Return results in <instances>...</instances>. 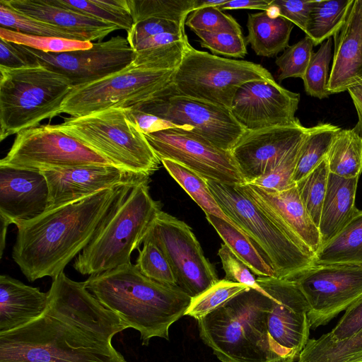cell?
<instances>
[{
    "label": "cell",
    "mask_w": 362,
    "mask_h": 362,
    "mask_svg": "<svg viewBox=\"0 0 362 362\" xmlns=\"http://www.w3.org/2000/svg\"><path fill=\"white\" fill-rule=\"evenodd\" d=\"M37 318L0 333V362H127L87 307L52 281Z\"/></svg>",
    "instance_id": "cell-1"
},
{
    "label": "cell",
    "mask_w": 362,
    "mask_h": 362,
    "mask_svg": "<svg viewBox=\"0 0 362 362\" xmlns=\"http://www.w3.org/2000/svg\"><path fill=\"white\" fill-rule=\"evenodd\" d=\"M134 185L107 188L49 207L37 217L16 223L12 257L24 276L32 282L46 276L53 279L63 272Z\"/></svg>",
    "instance_id": "cell-2"
},
{
    "label": "cell",
    "mask_w": 362,
    "mask_h": 362,
    "mask_svg": "<svg viewBox=\"0 0 362 362\" xmlns=\"http://www.w3.org/2000/svg\"><path fill=\"white\" fill-rule=\"evenodd\" d=\"M86 284L127 328L139 332L143 345L153 337L168 340L170 327L185 315L192 298L177 286L146 277L132 262L90 276Z\"/></svg>",
    "instance_id": "cell-3"
},
{
    "label": "cell",
    "mask_w": 362,
    "mask_h": 362,
    "mask_svg": "<svg viewBox=\"0 0 362 362\" xmlns=\"http://www.w3.org/2000/svg\"><path fill=\"white\" fill-rule=\"evenodd\" d=\"M272 300L250 288L197 320L199 336L222 362H284L267 329Z\"/></svg>",
    "instance_id": "cell-4"
},
{
    "label": "cell",
    "mask_w": 362,
    "mask_h": 362,
    "mask_svg": "<svg viewBox=\"0 0 362 362\" xmlns=\"http://www.w3.org/2000/svg\"><path fill=\"white\" fill-rule=\"evenodd\" d=\"M206 182L221 209L258 247L276 278L287 279L314 265L312 252L246 194L239 185L208 180Z\"/></svg>",
    "instance_id": "cell-5"
},
{
    "label": "cell",
    "mask_w": 362,
    "mask_h": 362,
    "mask_svg": "<svg viewBox=\"0 0 362 362\" xmlns=\"http://www.w3.org/2000/svg\"><path fill=\"white\" fill-rule=\"evenodd\" d=\"M149 180L134 185L115 206L73 267L83 275H95L131 263L151 222L161 211L150 194Z\"/></svg>",
    "instance_id": "cell-6"
},
{
    "label": "cell",
    "mask_w": 362,
    "mask_h": 362,
    "mask_svg": "<svg viewBox=\"0 0 362 362\" xmlns=\"http://www.w3.org/2000/svg\"><path fill=\"white\" fill-rule=\"evenodd\" d=\"M0 141L62 113L72 89L64 76L42 66L0 67Z\"/></svg>",
    "instance_id": "cell-7"
},
{
    "label": "cell",
    "mask_w": 362,
    "mask_h": 362,
    "mask_svg": "<svg viewBox=\"0 0 362 362\" xmlns=\"http://www.w3.org/2000/svg\"><path fill=\"white\" fill-rule=\"evenodd\" d=\"M58 126L127 172L150 177L161 163L127 108L70 117Z\"/></svg>",
    "instance_id": "cell-8"
},
{
    "label": "cell",
    "mask_w": 362,
    "mask_h": 362,
    "mask_svg": "<svg viewBox=\"0 0 362 362\" xmlns=\"http://www.w3.org/2000/svg\"><path fill=\"white\" fill-rule=\"evenodd\" d=\"M259 79L274 78L259 64L211 54L194 49L188 42L172 85L180 95L230 110L238 89L247 81Z\"/></svg>",
    "instance_id": "cell-9"
},
{
    "label": "cell",
    "mask_w": 362,
    "mask_h": 362,
    "mask_svg": "<svg viewBox=\"0 0 362 362\" xmlns=\"http://www.w3.org/2000/svg\"><path fill=\"white\" fill-rule=\"evenodd\" d=\"M175 71L147 68L132 62L111 76L72 88L62 113L80 117L110 108H133L169 87Z\"/></svg>",
    "instance_id": "cell-10"
},
{
    "label": "cell",
    "mask_w": 362,
    "mask_h": 362,
    "mask_svg": "<svg viewBox=\"0 0 362 362\" xmlns=\"http://www.w3.org/2000/svg\"><path fill=\"white\" fill-rule=\"evenodd\" d=\"M90 165H114L58 124L20 132L0 160V165L38 171Z\"/></svg>",
    "instance_id": "cell-11"
},
{
    "label": "cell",
    "mask_w": 362,
    "mask_h": 362,
    "mask_svg": "<svg viewBox=\"0 0 362 362\" xmlns=\"http://www.w3.org/2000/svg\"><path fill=\"white\" fill-rule=\"evenodd\" d=\"M133 108L191 131L226 151H230L246 131L230 109L180 95L172 84L158 95Z\"/></svg>",
    "instance_id": "cell-12"
},
{
    "label": "cell",
    "mask_w": 362,
    "mask_h": 362,
    "mask_svg": "<svg viewBox=\"0 0 362 362\" xmlns=\"http://www.w3.org/2000/svg\"><path fill=\"white\" fill-rule=\"evenodd\" d=\"M154 243L168 260L177 286L193 298L218 281L192 228L160 211L149 226L143 242Z\"/></svg>",
    "instance_id": "cell-13"
},
{
    "label": "cell",
    "mask_w": 362,
    "mask_h": 362,
    "mask_svg": "<svg viewBox=\"0 0 362 362\" xmlns=\"http://www.w3.org/2000/svg\"><path fill=\"white\" fill-rule=\"evenodd\" d=\"M287 279L308 303L310 329L326 325L362 298V266L314 264Z\"/></svg>",
    "instance_id": "cell-14"
},
{
    "label": "cell",
    "mask_w": 362,
    "mask_h": 362,
    "mask_svg": "<svg viewBox=\"0 0 362 362\" xmlns=\"http://www.w3.org/2000/svg\"><path fill=\"white\" fill-rule=\"evenodd\" d=\"M145 136L160 160L177 162L208 180L230 185L245 183L230 151L191 131L171 128Z\"/></svg>",
    "instance_id": "cell-15"
},
{
    "label": "cell",
    "mask_w": 362,
    "mask_h": 362,
    "mask_svg": "<svg viewBox=\"0 0 362 362\" xmlns=\"http://www.w3.org/2000/svg\"><path fill=\"white\" fill-rule=\"evenodd\" d=\"M257 281L272 300L267 329L274 351L284 361L294 362L309 340L308 303L292 280L258 276Z\"/></svg>",
    "instance_id": "cell-16"
},
{
    "label": "cell",
    "mask_w": 362,
    "mask_h": 362,
    "mask_svg": "<svg viewBox=\"0 0 362 362\" xmlns=\"http://www.w3.org/2000/svg\"><path fill=\"white\" fill-rule=\"evenodd\" d=\"M41 66L64 76L73 88L99 81L129 66L135 52L127 38L117 35L90 49L46 53L31 49Z\"/></svg>",
    "instance_id": "cell-17"
},
{
    "label": "cell",
    "mask_w": 362,
    "mask_h": 362,
    "mask_svg": "<svg viewBox=\"0 0 362 362\" xmlns=\"http://www.w3.org/2000/svg\"><path fill=\"white\" fill-rule=\"evenodd\" d=\"M300 96L274 79L250 81L238 89L230 110L246 130L288 125L298 120Z\"/></svg>",
    "instance_id": "cell-18"
},
{
    "label": "cell",
    "mask_w": 362,
    "mask_h": 362,
    "mask_svg": "<svg viewBox=\"0 0 362 362\" xmlns=\"http://www.w3.org/2000/svg\"><path fill=\"white\" fill-rule=\"evenodd\" d=\"M307 130L299 119L288 125L246 130L230 151L245 183L273 170Z\"/></svg>",
    "instance_id": "cell-19"
},
{
    "label": "cell",
    "mask_w": 362,
    "mask_h": 362,
    "mask_svg": "<svg viewBox=\"0 0 362 362\" xmlns=\"http://www.w3.org/2000/svg\"><path fill=\"white\" fill-rule=\"evenodd\" d=\"M41 172L48 184L49 207L107 188L149 180L148 176L132 173L115 165H90Z\"/></svg>",
    "instance_id": "cell-20"
},
{
    "label": "cell",
    "mask_w": 362,
    "mask_h": 362,
    "mask_svg": "<svg viewBox=\"0 0 362 362\" xmlns=\"http://www.w3.org/2000/svg\"><path fill=\"white\" fill-rule=\"evenodd\" d=\"M48 208L49 187L41 171L0 165L1 218L16 225Z\"/></svg>",
    "instance_id": "cell-21"
},
{
    "label": "cell",
    "mask_w": 362,
    "mask_h": 362,
    "mask_svg": "<svg viewBox=\"0 0 362 362\" xmlns=\"http://www.w3.org/2000/svg\"><path fill=\"white\" fill-rule=\"evenodd\" d=\"M239 186L315 256L322 247L320 233L303 204L296 185L281 192L266 190L248 183Z\"/></svg>",
    "instance_id": "cell-22"
},
{
    "label": "cell",
    "mask_w": 362,
    "mask_h": 362,
    "mask_svg": "<svg viewBox=\"0 0 362 362\" xmlns=\"http://www.w3.org/2000/svg\"><path fill=\"white\" fill-rule=\"evenodd\" d=\"M333 37L334 50L327 86L330 94L347 90L362 80L361 0H353L344 24Z\"/></svg>",
    "instance_id": "cell-23"
},
{
    "label": "cell",
    "mask_w": 362,
    "mask_h": 362,
    "mask_svg": "<svg viewBox=\"0 0 362 362\" xmlns=\"http://www.w3.org/2000/svg\"><path fill=\"white\" fill-rule=\"evenodd\" d=\"M13 10L58 26L84 41L101 40L120 28L57 4L54 0H1Z\"/></svg>",
    "instance_id": "cell-24"
},
{
    "label": "cell",
    "mask_w": 362,
    "mask_h": 362,
    "mask_svg": "<svg viewBox=\"0 0 362 362\" xmlns=\"http://www.w3.org/2000/svg\"><path fill=\"white\" fill-rule=\"evenodd\" d=\"M48 293L8 275L0 276V333L21 327L47 309Z\"/></svg>",
    "instance_id": "cell-25"
},
{
    "label": "cell",
    "mask_w": 362,
    "mask_h": 362,
    "mask_svg": "<svg viewBox=\"0 0 362 362\" xmlns=\"http://www.w3.org/2000/svg\"><path fill=\"white\" fill-rule=\"evenodd\" d=\"M358 180L329 173L318 226L322 245L337 235L358 211L355 206Z\"/></svg>",
    "instance_id": "cell-26"
},
{
    "label": "cell",
    "mask_w": 362,
    "mask_h": 362,
    "mask_svg": "<svg viewBox=\"0 0 362 362\" xmlns=\"http://www.w3.org/2000/svg\"><path fill=\"white\" fill-rule=\"evenodd\" d=\"M293 25L286 18L272 15L268 11L249 13L245 40L257 55L273 57L289 46Z\"/></svg>",
    "instance_id": "cell-27"
},
{
    "label": "cell",
    "mask_w": 362,
    "mask_h": 362,
    "mask_svg": "<svg viewBox=\"0 0 362 362\" xmlns=\"http://www.w3.org/2000/svg\"><path fill=\"white\" fill-rule=\"evenodd\" d=\"M187 35L163 33L146 38L132 49L134 62L156 69H176L180 64L188 42Z\"/></svg>",
    "instance_id": "cell-28"
},
{
    "label": "cell",
    "mask_w": 362,
    "mask_h": 362,
    "mask_svg": "<svg viewBox=\"0 0 362 362\" xmlns=\"http://www.w3.org/2000/svg\"><path fill=\"white\" fill-rule=\"evenodd\" d=\"M314 264L362 266V211L358 210L337 235L322 245Z\"/></svg>",
    "instance_id": "cell-29"
},
{
    "label": "cell",
    "mask_w": 362,
    "mask_h": 362,
    "mask_svg": "<svg viewBox=\"0 0 362 362\" xmlns=\"http://www.w3.org/2000/svg\"><path fill=\"white\" fill-rule=\"evenodd\" d=\"M208 221L235 255L258 276L275 277L274 272L250 239L226 221L206 214Z\"/></svg>",
    "instance_id": "cell-30"
},
{
    "label": "cell",
    "mask_w": 362,
    "mask_h": 362,
    "mask_svg": "<svg viewBox=\"0 0 362 362\" xmlns=\"http://www.w3.org/2000/svg\"><path fill=\"white\" fill-rule=\"evenodd\" d=\"M326 158L330 173L344 178L358 177L362 173V138L353 129H341Z\"/></svg>",
    "instance_id": "cell-31"
},
{
    "label": "cell",
    "mask_w": 362,
    "mask_h": 362,
    "mask_svg": "<svg viewBox=\"0 0 362 362\" xmlns=\"http://www.w3.org/2000/svg\"><path fill=\"white\" fill-rule=\"evenodd\" d=\"M160 162L170 175L201 207L205 214H211L226 221L246 235L221 209L208 187L206 179L173 160L161 159Z\"/></svg>",
    "instance_id": "cell-32"
},
{
    "label": "cell",
    "mask_w": 362,
    "mask_h": 362,
    "mask_svg": "<svg viewBox=\"0 0 362 362\" xmlns=\"http://www.w3.org/2000/svg\"><path fill=\"white\" fill-rule=\"evenodd\" d=\"M341 129L329 123H320L308 128L300 146L293 182L311 173L327 156L335 135Z\"/></svg>",
    "instance_id": "cell-33"
},
{
    "label": "cell",
    "mask_w": 362,
    "mask_h": 362,
    "mask_svg": "<svg viewBox=\"0 0 362 362\" xmlns=\"http://www.w3.org/2000/svg\"><path fill=\"white\" fill-rule=\"evenodd\" d=\"M353 0H316L310 13L306 36L314 45L331 37L344 24Z\"/></svg>",
    "instance_id": "cell-34"
},
{
    "label": "cell",
    "mask_w": 362,
    "mask_h": 362,
    "mask_svg": "<svg viewBox=\"0 0 362 362\" xmlns=\"http://www.w3.org/2000/svg\"><path fill=\"white\" fill-rule=\"evenodd\" d=\"M362 356V329L340 341L324 338L309 339L298 362H349Z\"/></svg>",
    "instance_id": "cell-35"
},
{
    "label": "cell",
    "mask_w": 362,
    "mask_h": 362,
    "mask_svg": "<svg viewBox=\"0 0 362 362\" xmlns=\"http://www.w3.org/2000/svg\"><path fill=\"white\" fill-rule=\"evenodd\" d=\"M63 7L89 17L114 24L128 32L134 21L127 0H54Z\"/></svg>",
    "instance_id": "cell-36"
},
{
    "label": "cell",
    "mask_w": 362,
    "mask_h": 362,
    "mask_svg": "<svg viewBox=\"0 0 362 362\" xmlns=\"http://www.w3.org/2000/svg\"><path fill=\"white\" fill-rule=\"evenodd\" d=\"M134 23L150 18L172 21L185 25L194 0H127Z\"/></svg>",
    "instance_id": "cell-37"
},
{
    "label": "cell",
    "mask_w": 362,
    "mask_h": 362,
    "mask_svg": "<svg viewBox=\"0 0 362 362\" xmlns=\"http://www.w3.org/2000/svg\"><path fill=\"white\" fill-rule=\"evenodd\" d=\"M329 174L325 158L311 173L296 183L300 200L317 228Z\"/></svg>",
    "instance_id": "cell-38"
},
{
    "label": "cell",
    "mask_w": 362,
    "mask_h": 362,
    "mask_svg": "<svg viewBox=\"0 0 362 362\" xmlns=\"http://www.w3.org/2000/svg\"><path fill=\"white\" fill-rule=\"evenodd\" d=\"M250 288L226 279L218 280L206 291L192 298L185 315L202 319L237 295Z\"/></svg>",
    "instance_id": "cell-39"
},
{
    "label": "cell",
    "mask_w": 362,
    "mask_h": 362,
    "mask_svg": "<svg viewBox=\"0 0 362 362\" xmlns=\"http://www.w3.org/2000/svg\"><path fill=\"white\" fill-rule=\"evenodd\" d=\"M0 28L25 35L84 41L72 33L48 23L20 13L0 1Z\"/></svg>",
    "instance_id": "cell-40"
},
{
    "label": "cell",
    "mask_w": 362,
    "mask_h": 362,
    "mask_svg": "<svg viewBox=\"0 0 362 362\" xmlns=\"http://www.w3.org/2000/svg\"><path fill=\"white\" fill-rule=\"evenodd\" d=\"M332 48V39L329 37L321 44L317 52H313L303 78L305 91L312 97L323 99L330 95L327 86Z\"/></svg>",
    "instance_id": "cell-41"
},
{
    "label": "cell",
    "mask_w": 362,
    "mask_h": 362,
    "mask_svg": "<svg viewBox=\"0 0 362 362\" xmlns=\"http://www.w3.org/2000/svg\"><path fill=\"white\" fill-rule=\"evenodd\" d=\"M0 38L46 53H61L90 49L93 42L66 38L35 36L0 28Z\"/></svg>",
    "instance_id": "cell-42"
},
{
    "label": "cell",
    "mask_w": 362,
    "mask_h": 362,
    "mask_svg": "<svg viewBox=\"0 0 362 362\" xmlns=\"http://www.w3.org/2000/svg\"><path fill=\"white\" fill-rule=\"evenodd\" d=\"M136 266L146 277L160 284L177 286L172 267L160 249L153 242L145 240L139 250Z\"/></svg>",
    "instance_id": "cell-43"
},
{
    "label": "cell",
    "mask_w": 362,
    "mask_h": 362,
    "mask_svg": "<svg viewBox=\"0 0 362 362\" xmlns=\"http://www.w3.org/2000/svg\"><path fill=\"white\" fill-rule=\"evenodd\" d=\"M314 46L311 38L305 36L294 45L288 46L280 57H276L275 63L279 67V82L288 78L303 79L314 52Z\"/></svg>",
    "instance_id": "cell-44"
},
{
    "label": "cell",
    "mask_w": 362,
    "mask_h": 362,
    "mask_svg": "<svg viewBox=\"0 0 362 362\" xmlns=\"http://www.w3.org/2000/svg\"><path fill=\"white\" fill-rule=\"evenodd\" d=\"M185 25L192 30L243 35L241 26L237 21L215 6L193 10L188 15Z\"/></svg>",
    "instance_id": "cell-45"
},
{
    "label": "cell",
    "mask_w": 362,
    "mask_h": 362,
    "mask_svg": "<svg viewBox=\"0 0 362 362\" xmlns=\"http://www.w3.org/2000/svg\"><path fill=\"white\" fill-rule=\"evenodd\" d=\"M303 138L273 170L248 184L273 192H281L296 185L293 177Z\"/></svg>",
    "instance_id": "cell-46"
},
{
    "label": "cell",
    "mask_w": 362,
    "mask_h": 362,
    "mask_svg": "<svg viewBox=\"0 0 362 362\" xmlns=\"http://www.w3.org/2000/svg\"><path fill=\"white\" fill-rule=\"evenodd\" d=\"M200 40L202 47L214 54L243 58L247 54V42L243 35L228 33H211L193 30Z\"/></svg>",
    "instance_id": "cell-47"
},
{
    "label": "cell",
    "mask_w": 362,
    "mask_h": 362,
    "mask_svg": "<svg viewBox=\"0 0 362 362\" xmlns=\"http://www.w3.org/2000/svg\"><path fill=\"white\" fill-rule=\"evenodd\" d=\"M185 26V25L172 21L150 18L134 23L131 29L127 32V39L133 48L142 40L159 34L186 35Z\"/></svg>",
    "instance_id": "cell-48"
},
{
    "label": "cell",
    "mask_w": 362,
    "mask_h": 362,
    "mask_svg": "<svg viewBox=\"0 0 362 362\" xmlns=\"http://www.w3.org/2000/svg\"><path fill=\"white\" fill-rule=\"evenodd\" d=\"M218 255L226 274L224 279L240 283L250 288L267 293L258 284L257 279L254 277L250 269L233 253L226 245H221Z\"/></svg>",
    "instance_id": "cell-49"
},
{
    "label": "cell",
    "mask_w": 362,
    "mask_h": 362,
    "mask_svg": "<svg viewBox=\"0 0 362 362\" xmlns=\"http://www.w3.org/2000/svg\"><path fill=\"white\" fill-rule=\"evenodd\" d=\"M316 0H272L268 10L272 15L281 16L300 28L305 33Z\"/></svg>",
    "instance_id": "cell-50"
},
{
    "label": "cell",
    "mask_w": 362,
    "mask_h": 362,
    "mask_svg": "<svg viewBox=\"0 0 362 362\" xmlns=\"http://www.w3.org/2000/svg\"><path fill=\"white\" fill-rule=\"evenodd\" d=\"M39 66L37 58L28 47L0 38V67L17 69Z\"/></svg>",
    "instance_id": "cell-51"
},
{
    "label": "cell",
    "mask_w": 362,
    "mask_h": 362,
    "mask_svg": "<svg viewBox=\"0 0 362 362\" xmlns=\"http://www.w3.org/2000/svg\"><path fill=\"white\" fill-rule=\"evenodd\" d=\"M362 329V298L348 308L336 326L324 338L340 341L347 339Z\"/></svg>",
    "instance_id": "cell-52"
},
{
    "label": "cell",
    "mask_w": 362,
    "mask_h": 362,
    "mask_svg": "<svg viewBox=\"0 0 362 362\" xmlns=\"http://www.w3.org/2000/svg\"><path fill=\"white\" fill-rule=\"evenodd\" d=\"M127 109L130 119L144 135L168 129L179 128L171 122L154 115L134 108Z\"/></svg>",
    "instance_id": "cell-53"
},
{
    "label": "cell",
    "mask_w": 362,
    "mask_h": 362,
    "mask_svg": "<svg viewBox=\"0 0 362 362\" xmlns=\"http://www.w3.org/2000/svg\"><path fill=\"white\" fill-rule=\"evenodd\" d=\"M271 2L272 0H227L226 3L219 6L218 8L221 11L245 8L268 11Z\"/></svg>",
    "instance_id": "cell-54"
},
{
    "label": "cell",
    "mask_w": 362,
    "mask_h": 362,
    "mask_svg": "<svg viewBox=\"0 0 362 362\" xmlns=\"http://www.w3.org/2000/svg\"><path fill=\"white\" fill-rule=\"evenodd\" d=\"M347 91L358 115V122L353 129L362 138V80L349 87Z\"/></svg>",
    "instance_id": "cell-55"
},
{
    "label": "cell",
    "mask_w": 362,
    "mask_h": 362,
    "mask_svg": "<svg viewBox=\"0 0 362 362\" xmlns=\"http://www.w3.org/2000/svg\"><path fill=\"white\" fill-rule=\"evenodd\" d=\"M226 1L227 0H194V10L209 6L218 7L226 3Z\"/></svg>",
    "instance_id": "cell-56"
},
{
    "label": "cell",
    "mask_w": 362,
    "mask_h": 362,
    "mask_svg": "<svg viewBox=\"0 0 362 362\" xmlns=\"http://www.w3.org/2000/svg\"><path fill=\"white\" fill-rule=\"evenodd\" d=\"M1 231H0V257H1L2 254L4 252V249L6 244V235L7 231V228L8 225H10L3 218H1Z\"/></svg>",
    "instance_id": "cell-57"
},
{
    "label": "cell",
    "mask_w": 362,
    "mask_h": 362,
    "mask_svg": "<svg viewBox=\"0 0 362 362\" xmlns=\"http://www.w3.org/2000/svg\"><path fill=\"white\" fill-rule=\"evenodd\" d=\"M349 362H362V356Z\"/></svg>",
    "instance_id": "cell-58"
},
{
    "label": "cell",
    "mask_w": 362,
    "mask_h": 362,
    "mask_svg": "<svg viewBox=\"0 0 362 362\" xmlns=\"http://www.w3.org/2000/svg\"><path fill=\"white\" fill-rule=\"evenodd\" d=\"M361 11H362V0H361Z\"/></svg>",
    "instance_id": "cell-59"
},
{
    "label": "cell",
    "mask_w": 362,
    "mask_h": 362,
    "mask_svg": "<svg viewBox=\"0 0 362 362\" xmlns=\"http://www.w3.org/2000/svg\"><path fill=\"white\" fill-rule=\"evenodd\" d=\"M284 362H293V361H284Z\"/></svg>",
    "instance_id": "cell-60"
}]
</instances>
